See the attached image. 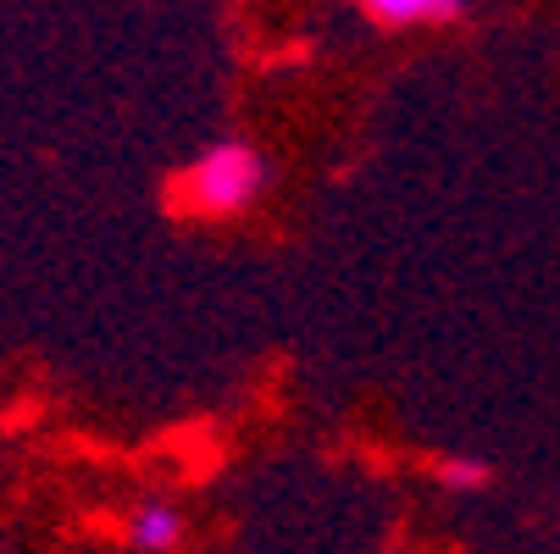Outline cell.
I'll return each mask as SVG.
<instances>
[{"mask_svg":"<svg viewBox=\"0 0 560 554\" xmlns=\"http://www.w3.org/2000/svg\"><path fill=\"white\" fill-rule=\"evenodd\" d=\"M184 195L200 216H233L261 195V155L245 144H217L184 178Z\"/></svg>","mask_w":560,"mask_h":554,"instance_id":"6da1fadb","label":"cell"},{"mask_svg":"<svg viewBox=\"0 0 560 554\" xmlns=\"http://www.w3.org/2000/svg\"><path fill=\"white\" fill-rule=\"evenodd\" d=\"M444 478H450V488H477V483H483V465H477V460H450Z\"/></svg>","mask_w":560,"mask_h":554,"instance_id":"277c9868","label":"cell"},{"mask_svg":"<svg viewBox=\"0 0 560 554\" xmlns=\"http://www.w3.org/2000/svg\"><path fill=\"white\" fill-rule=\"evenodd\" d=\"M128 538H133L139 549H173V543H178V516L155 505V510H144V516L133 521V532H128Z\"/></svg>","mask_w":560,"mask_h":554,"instance_id":"3957f363","label":"cell"},{"mask_svg":"<svg viewBox=\"0 0 560 554\" xmlns=\"http://www.w3.org/2000/svg\"><path fill=\"white\" fill-rule=\"evenodd\" d=\"M377 23H444L460 0H361Z\"/></svg>","mask_w":560,"mask_h":554,"instance_id":"7a4b0ae2","label":"cell"}]
</instances>
